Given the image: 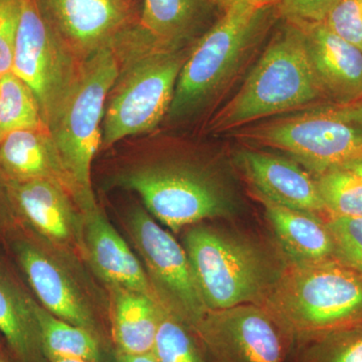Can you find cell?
I'll list each match as a JSON object with an SVG mask.
<instances>
[{
  "mask_svg": "<svg viewBox=\"0 0 362 362\" xmlns=\"http://www.w3.org/2000/svg\"><path fill=\"white\" fill-rule=\"evenodd\" d=\"M117 49L120 66L105 107L103 148L153 130L168 116L189 52L162 47L139 23L117 40Z\"/></svg>",
  "mask_w": 362,
  "mask_h": 362,
  "instance_id": "6da1fadb",
  "label": "cell"
},
{
  "mask_svg": "<svg viewBox=\"0 0 362 362\" xmlns=\"http://www.w3.org/2000/svg\"><path fill=\"white\" fill-rule=\"evenodd\" d=\"M324 104L330 103L309 63L301 30L287 23L209 128L216 134L233 133L263 119Z\"/></svg>",
  "mask_w": 362,
  "mask_h": 362,
  "instance_id": "7a4b0ae2",
  "label": "cell"
},
{
  "mask_svg": "<svg viewBox=\"0 0 362 362\" xmlns=\"http://www.w3.org/2000/svg\"><path fill=\"white\" fill-rule=\"evenodd\" d=\"M288 340L362 324V275L337 259L291 263L261 305Z\"/></svg>",
  "mask_w": 362,
  "mask_h": 362,
  "instance_id": "3957f363",
  "label": "cell"
},
{
  "mask_svg": "<svg viewBox=\"0 0 362 362\" xmlns=\"http://www.w3.org/2000/svg\"><path fill=\"white\" fill-rule=\"evenodd\" d=\"M278 7L238 4L223 11L189 49L183 64L169 120L194 115L226 89L273 23Z\"/></svg>",
  "mask_w": 362,
  "mask_h": 362,
  "instance_id": "277c9868",
  "label": "cell"
},
{
  "mask_svg": "<svg viewBox=\"0 0 362 362\" xmlns=\"http://www.w3.org/2000/svg\"><path fill=\"white\" fill-rule=\"evenodd\" d=\"M233 135L290 154L314 176L362 157L361 102L324 104L252 124Z\"/></svg>",
  "mask_w": 362,
  "mask_h": 362,
  "instance_id": "5b68a950",
  "label": "cell"
},
{
  "mask_svg": "<svg viewBox=\"0 0 362 362\" xmlns=\"http://www.w3.org/2000/svg\"><path fill=\"white\" fill-rule=\"evenodd\" d=\"M119 66L117 42L83 62L77 82L49 128L75 187L80 211L97 204L90 169L101 147L105 107Z\"/></svg>",
  "mask_w": 362,
  "mask_h": 362,
  "instance_id": "8992f818",
  "label": "cell"
},
{
  "mask_svg": "<svg viewBox=\"0 0 362 362\" xmlns=\"http://www.w3.org/2000/svg\"><path fill=\"white\" fill-rule=\"evenodd\" d=\"M185 249L209 310L261 306L280 273L256 245L226 230L194 226Z\"/></svg>",
  "mask_w": 362,
  "mask_h": 362,
  "instance_id": "52a82bcc",
  "label": "cell"
},
{
  "mask_svg": "<svg viewBox=\"0 0 362 362\" xmlns=\"http://www.w3.org/2000/svg\"><path fill=\"white\" fill-rule=\"evenodd\" d=\"M119 185L138 194L147 211L175 233L235 209L233 192L220 176L189 162L145 164L121 175Z\"/></svg>",
  "mask_w": 362,
  "mask_h": 362,
  "instance_id": "ba28073f",
  "label": "cell"
},
{
  "mask_svg": "<svg viewBox=\"0 0 362 362\" xmlns=\"http://www.w3.org/2000/svg\"><path fill=\"white\" fill-rule=\"evenodd\" d=\"M82 64L52 32L37 0H23L11 71L35 93L47 128L77 82Z\"/></svg>",
  "mask_w": 362,
  "mask_h": 362,
  "instance_id": "9c48e42d",
  "label": "cell"
},
{
  "mask_svg": "<svg viewBox=\"0 0 362 362\" xmlns=\"http://www.w3.org/2000/svg\"><path fill=\"white\" fill-rule=\"evenodd\" d=\"M129 230L159 303L194 329L209 310L185 247L140 207L130 214Z\"/></svg>",
  "mask_w": 362,
  "mask_h": 362,
  "instance_id": "30bf717a",
  "label": "cell"
},
{
  "mask_svg": "<svg viewBox=\"0 0 362 362\" xmlns=\"http://www.w3.org/2000/svg\"><path fill=\"white\" fill-rule=\"evenodd\" d=\"M211 362H286L289 340L259 305L209 310L194 327Z\"/></svg>",
  "mask_w": 362,
  "mask_h": 362,
  "instance_id": "8fae6325",
  "label": "cell"
},
{
  "mask_svg": "<svg viewBox=\"0 0 362 362\" xmlns=\"http://www.w3.org/2000/svg\"><path fill=\"white\" fill-rule=\"evenodd\" d=\"M54 35L80 62L115 44L140 21L136 0H37Z\"/></svg>",
  "mask_w": 362,
  "mask_h": 362,
  "instance_id": "7c38bea8",
  "label": "cell"
},
{
  "mask_svg": "<svg viewBox=\"0 0 362 362\" xmlns=\"http://www.w3.org/2000/svg\"><path fill=\"white\" fill-rule=\"evenodd\" d=\"M235 162L257 197L322 218L326 216L315 177L297 161L249 147L238 150Z\"/></svg>",
  "mask_w": 362,
  "mask_h": 362,
  "instance_id": "4fadbf2b",
  "label": "cell"
},
{
  "mask_svg": "<svg viewBox=\"0 0 362 362\" xmlns=\"http://www.w3.org/2000/svg\"><path fill=\"white\" fill-rule=\"evenodd\" d=\"M314 75L330 104L362 99V51L324 23L297 26Z\"/></svg>",
  "mask_w": 362,
  "mask_h": 362,
  "instance_id": "5bb4252c",
  "label": "cell"
},
{
  "mask_svg": "<svg viewBox=\"0 0 362 362\" xmlns=\"http://www.w3.org/2000/svg\"><path fill=\"white\" fill-rule=\"evenodd\" d=\"M81 213L86 251L98 275L113 287L142 293L158 302L139 259L97 204Z\"/></svg>",
  "mask_w": 362,
  "mask_h": 362,
  "instance_id": "9a60e30c",
  "label": "cell"
},
{
  "mask_svg": "<svg viewBox=\"0 0 362 362\" xmlns=\"http://www.w3.org/2000/svg\"><path fill=\"white\" fill-rule=\"evenodd\" d=\"M18 255L28 282L45 310L96 334L92 311L64 269L51 257L28 244H21Z\"/></svg>",
  "mask_w": 362,
  "mask_h": 362,
  "instance_id": "2e32d148",
  "label": "cell"
},
{
  "mask_svg": "<svg viewBox=\"0 0 362 362\" xmlns=\"http://www.w3.org/2000/svg\"><path fill=\"white\" fill-rule=\"evenodd\" d=\"M0 164L20 181L58 183L76 202V190L49 129L16 130L0 141ZM77 204V202H76Z\"/></svg>",
  "mask_w": 362,
  "mask_h": 362,
  "instance_id": "e0dca14e",
  "label": "cell"
},
{
  "mask_svg": "<svg viewBox=\"0 0 362 362\" xmlns=\"http://www.w3.org/2000/svg\"><path fill=\"white\" fill-rule=\"evenodd\" d=\"M257 199L263 204L281 247L293 263L335 259L334 242L322 216Z\"/></svg>",
  "mask_w": 362,
  "mask_h": 362,
  "instance_id": "ac0fdd59",
  "label": "cell"
},
{
  "mask_svg": "<svg viewBox=\"0 0 362 362\" xmlns=\"http://www.w3.org/2000/svg\"><path fill=\"white\" fill-rule=\"evenodd\" d=\"M16 199L28 220L49 239L64 242L82 230L70 192L58 183L45 180L20 181Z\"/></svg>",
  "mask_w": 362,
  "mask_h": 362,
  "instance_id": "d6986e66",
  "label": "cell"
},
{
  "mask_svg": "<svg viewBox=\"0 0 362 362\" xmlns=\"http://www.w3.org/2000/svg\"><path fill=\"white\" fill-rule=\"evenodd\" d=\"M213 6L211 0H144L139 23L162 47L183 49L204 28Z\"/></svg>",
  "mask_w": 362,
  "mask_h": 362,
  "instance_id": "ffe728a7",
  "label": "cell"
},
{
  "mask_svg": "<svg viewBox=\"0 0 362 362\" xmlns=\"http://www.w3.org/2000/svg\"><path fill=\"white\" fill-rule=\"evenodd\" d=\"M114 337L122 354L152 352L162 306L142 293L113 287Z\"/></svg>",
  "mask_w": 362,
  "mask_h": 362,
  "instance_id": "44dd1931",
  "label": "cell"
},
{
  "mask_svg": "<svg viewBox=\"0 0 362 362\" xmlns=\"http://www.w3.org/2000/svg\"><path fill=\"white\" fill-rule=\"evenodd\" d=\"M0 332L20 362H45L30 298L0 278Z\"/></svg>",
  "mask_w": 362,
  "mask_h": 362,
  "instance_id": "7402d4cb",
  "label": "cell"
},
{
  "mask_svg": "<svg viewBox=\"0 0 362 362\" xmlns=\"http://www.w3.org/2000/svg\"><path fill=\"white\" fill-rule=\"evenodd\" d=\"M47 361L52 357H73L99 362V345L95 334L58 318L30 298Z\"/></svg>",
  "mask_w": 362,
  "mask_h": 362,
  "instance_id": "603a6c76",
  "label": "cell"
},
{
  "mask_svg": "<svg viewBox=\"0 0 362 362\" xmlns=\"http://www.w3.org/2000/svg\"><path fill=\"white\" fill-rule=\"evenodd\" d=\"M49 129L39 100L13 71L0 76V141L16 130Z\"/></svg>",
  "mask_w": 362,
  "mask_h": 362,
  "instance_id": "cb8c5ba5",
  "label": "cell"
},
{
  "mask_svg": "<svg viewBox=\"0 0 362 362\" xmlns=\"http://www.w3.org/2000/svg\"><path fill=\"white\" fill-rule=\"evenodd\" d=\"M294 362H362V324L304 338L289 340Z\"/></svg>",
  "mask_w": 362,
  "mask_h": 362,
  "instance_id": "d4e9b609",
  "label": "cell"
},
{
  "mask_svg": "<svg viewBox=\"0 0 362 362\" xmlns=\"http://www.w3.org/2000/svg\"><path fill=\"white\" fill-rule=\"evenodd\" d=\"M326 216L362 218V175L349 168L314 176Z\"/></svg>",
  "mask_w": 362,
  "mask_h": 362,
  "instance_id": "484cf974",
  "label": "cell"
},
{
  "mask_svg": "<svg viewBox=\"0 0 362 362\" xmlns=\"http://www.w3.org/2000/svg\"><path fill=\"white\" fill-rule=\"evenodd\" d=\"M188 326L162 306L152 352L158 362H204Z\"/></svg>",
  "mask_w": 362,
  "mask_h": 362,
  "instance_id": "4316f807",
  "label": "cell"
},
{
  "mask_svg": "<svg viewBox=\"0 0 362 362\" xmlns=\"http://www.w3.org/2000/svg\"><path fill=\"white\" fill-rule=\"evenodd\" d=\"M332 235L335 259L362 275V218L324 216Z\"/></svg>",
  "mask_w": 362,
  "mask_h": 362,
  "instance_id": "83f0119b",
  "label": "cell"
},
{
  "mask_svg": "<svg viewBox=\"0 0 362 362\" xmlns=\"http://www.w3.org/2000/svg\"><path fill=\"white\" fill-rule=\"evenodd\" d=\"M324 23L362 51V0H339Z\"/></svg>",
  "mask_w": 362,
  "mask_h": 362,
  "instance_id": "f1b7e54d",
  "label": "cell"
},
{
  "mask_svg": "<svg viewBox=\"0 0 362 362\" xmlns=\"http://www.w3.org/2000/svg\"><path fill=\"white\" fill-rule=\"evenodd\" d=\"M23 0H0V76L11 71Z\"/></svg>",
  "mask_w": 362,
  "mask_h": 362,
  "instance_id": "f546056e",
  "label": "cell"
},
{
  "mask_svg": "<svg viewBox=\"0 0 362 362\" xmlns=\"http://www.w3.org/2000/svg\"><path fill=\"white\" fill-rule=\"evenodd\" d=\"M339 0H282L278 11L288 23L307 26L324 23Z\"/></svg>",
  "mask_w": 362,
  "mask_h": 362,
  "instance_id": "4dcf8cb0",
  "label": "cell"
},
{
  "mask_svg": "<svg viewBox=\"0 0 362 362\" xmlns=\"http://www.w3.org/2000/svg\"><path fill=\"white\" fill-rule=\"evenodd\" d=\"M214 6L221 7L223 11L238 4H246L258 7H278L282 0H211Z\"/></svg>",
  "mask_w": 362,
  "mask_h": 362,
  "instance_id": "1f68e13d",
  "label": "cell"
},
{
  "mask_svg": "<svg viewBox=\"0 0 362 362\" xmlns=\"http://www.w3.org/2000/svg\"><path fill=\"white\" fill-rule=\"evenodd\" d=\"M121 362H158L153 352L142 354H122Z\"/></svg>",
  "mask_w": 362,
  "mask_h": 362,
  "instance_id": "d6a6232c",
  "label": "cell"
},
{
  "mask_svg": "<svg viewBox=\"0 0 362 362\" xmlns=\"http://www.w3.org/2000/svg\"><path fill=\"white\" fill-rule=\"evenodd\" d=\"M49 362H90L85 359L73 358V357H52L49 359Z\"/></svg>",
  "mask_w": 362,
  "mask_h": 362,
  "instance_id": "836d02e7",
  "label": "cell"
},
{
  "mask_svg": "<svg viewBox=\"0 0 362 362\" xmlns=\"http://www.w3.org/2000/svg\"><path fill=\"white\" fill-rule=\"evenodd\" d=\"M344 168H349L354 169L357 173L362 175V157L361 158L357 159V160L352 162L349 165L344 166Z\"/></svg>",
  "mask_w": 362,
  "mask_h": 362,
  "instance_id": "e575fe53",
  "label": "cell"
},
{
  "mask_svg": "<svg viewBox=\"0 0 362 362\" xmlns=\"http://www.w3.org/2000/svg\"><path fill=\"white\" fill-rule=\"evenodd\" d=\"M0 362H7L6 359H4V357L0 354Z\"/></svg>",
  "mask_w": 362,
  "mask_h": 362,
  "instance_id": "d590c367",
  "label": "cell"
},
{
  "mask_svg": "<svg viewBox=\"0 0 362 362\" xmlns=\"http://www.w3.org/2000/svg\"><path fill=\"white\" fill-rule=\"evenodd\" d=\"M361 105H362V99L361 100Z\"/></svg>",
  "mask_w": 362,
  "mask_h": 362,
  "instance_id": "8d00e7d4",
  "label": "cell"
}]
</instances>
